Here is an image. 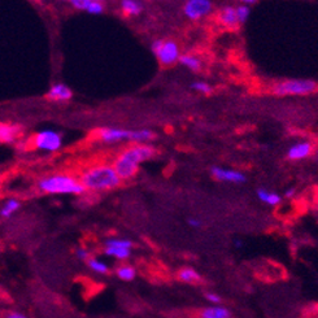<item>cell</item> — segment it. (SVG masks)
<instances>
[{
  "label": "cell",
  "mask_w": 318,
  "mask_h": 318,
  "mask_svg": "<svg viewBox=\"0 0 318 318\" xmlns=\"http://www.w3.org/2000/svg\"><path fill=\"white\" fill-rule=\"evenodd\" d=\"M156 155L155 147L148 144H134L125 149L122 153H119L116 159L113 168L122 181H127L136 176L139 170V166L144 161L152 159Z\"/></svg>",
  "instance_id": "obj_1"
},
{
  "label": "cell",
  "mask_w": 318,
  "mask_h": 318,
  "mask_svg": "<svg viewBox=\"0 0 318 318\" xmlns=\"http://www.w3.org/2000/svg\"><path fill=\"white\" fill-rule=\"evenodd\" d=\"M80 181L86 191L94 193L110 191L117 189L122 182L113 165H98L90 168L82 173Z\"/></svg>",
  "instance_id": "obj_2"
},
{
  "label": "cell",
  "mask_w": 318,
  "mask_h": 318,
  "mask_svg": "<svg viewBox=\"0 0 318 318\" xmlns=\"http://www.w3.org/2000/svg\"><path fill=\"white\" fill-rule=\"evenodd\" d=\"M37 187L40 193L47 195H82L86 193V189L81 183L80 178L60 173L40 178Z\"/></svg>",
  "instance_id": "obj_3"
},
{
  "label": "cell",
  "mask_w": 318,
  "mask_h": 318,
  "mask_svg": "<svg viewBox=\"0 0 318 318\" xmlns=\"http://www.w3.org/2000/svg\"><path fill=\"white\" fill-rule=\"evenodd\" d=\"M97 135L104 143L133 142L135 144H144L155 138V134L151 130H123L116 127H104L97 131Z\"/></svg>",
  "instance_id": "obj_4"
},
{
  "label": "cell",
  "mask_w": 318,
  "mask_h": 318,
  "mask_svg": "<svg viewBox=\"0 0 318 318\" xmlns=\"http://www.w3.org/2000/svg\"><path fill=\"white\" fill-rule=\"evenodd\" d=\"M318 85L311 80H287L277 83L273 87V94L278 97H290V95H309L317 90Z\"/></svg>",
  "instance_id": "obj_5"
},
{
  "label": "cell",
  "mask_w": 318,
  "mask_h": 318,
  "mask_svg": "<svg viewBox=\"0 0 318 318\" xmlns=\"http://www.w3.org/2000/svg\"><path fill=\"white\" fill-rule=\"evenodd\" d=\"M152 51L161 65L169 67L181 59V51L174 40L157 39L152 43Z\"/></svg>",
  "instance_id": "obj_6"
},
{
  "label": "cell",
  "mask_w": 318,
  "mask_h": 318,
  "mask_svg": "<svg viewBox=\"0 0 318 318\" xmlns=\"http://www.w3.org/2000/svg\"><path fill=\"white\" fill-rule=\"evenodd\" d=\"M33 144L43 152H56L63 146V136L55 130H42L34 135Z\"/></svg>",
  "instance_id": "obj_7"
},
{
  "label": "cell",
  "mask_w": 318,
  "mask_h": 318,
  "mask_svg": "<svg viewBox=\"0 0 318 318\" xmlns=\"http://www.w3.org/2000/svg\"><path fill=\"white\" fill-rule=\"evenodd\" d=\"M213 9L212 0H187L183 5V13L187 18L198 21L208 16Z\"/></svg>",
  "instance_id": "obj_8"
},
{
  "label": "cell",
  "mask_w": 318,
  "mask_h": 318,
  "mask_svg": "<svg viewBox=\"0 0 318 318\" xmlns=\"http://www.w3.org/2000/svg\"><path fill=\"white\" fill-rule=\"evenodd\" d=\"M211 173L217 181H221V182L239 185V183H244L247 181V178H245V176L242 172L234 169H226V168H221V166H212Z\"/></svg>",
  "instance_id": "obj_9"
},
{
  "label": "cell",
  "mask_w": 318,
  "mask_h": 318,
  "mask_svg": "<svg viewBox=\"0 0 318 318\" xmlns=\"http://www.w3.org/2000/svg\"><path fill=\"white\" fill-rule=\"evenodd\" d=\"M72 97H73V93L65 83L52 85L46 95L47 99L52 100V102H67V100L72 99Z\"/></svg>",
  "instance_id": "obj_10"
},
{
  "label": "cell",
  "mask_w": 318,
  "mask_h": 318,
  "mask_svg": "<svg viewBox=\"0 0 318 318\" xmlns=\"http://www.w3.org/2000/svg\"><path fill=\"white\" fill-rule=\"evenodd\" d=\"M312 153V144L309 142H299L291 146L287 151V157L291 161L307 159Z\"/></svg>",
  "instance_id": "obj_11"
},
{
  "label": "cell",
  "mask_w": 318,
  "mask_h": 318,
  "mask_svg": "<svg viewBox=\"0 0 318 318\" xmlns=\"http://www.w3.org/2000/svg\"><path fill=\"white\" fill-rule=\"evenodd\" d=\"M200 318H231V312L223 305H209L200 311Z\"/></svg>",
  "instance_id": "obj_12"
},
{
  "label": "cell",
  "mask_w": 318,
  "mask_h": 318,
  "mask_svg": "<svg viewBox=\"0 0 318 318\" xmlns=\"http://www.w3.org/2000/svg\"><path fill=\"white\" fill-rule=\"evenodd\" d=\"M219 22L223 26L236 27L239 23L238 16H236V8L231 5H226L219 10Z\"/></svg>",
  "instance_id": "obj_13"
},
{
  "label": "cell",
  "mask_w": 318,
  "mask_h": 318,
  "mask_svg": "<svg viewBox=\"0 0 318 318\" xmlns=\"http://www.w3.org/2000/svg\"><path fill=\"white\" fill-rule=\"evenodd\" d=\"M21 127L9 123H0V142L1 143H13L20 135Z\"/></svg>",
  "instance_id": "obj_14"
},
{
  "label": "cell",
  "mask_w": 318,
  "mask_h": 318,
  "mask_svg": "<svg viewBox=\"0 0 318 318\" xmlns=\"http://www.w3.org/2000/svg\"><path fill=\"white\" fill-rule=\"evenodd\" d=\"M21 208V202L16 198H10L7 202L4 203L3 207L0 208V215L3 218H10L12 215L16 214L18 212V209Z\"/></svg>",
  "instance_id": "obj_15"
},
{
  "label": "cell",
  "mask_w": 318,
  "mask_h": 318,
  "mask_svg": "<svg viewBox=\"0 0 318 318\" xmlns=\"http://www.w3.org/2000/svg\"><path fill=\"white\" fill-rule=\"evenodd\" d=\"M104 255L108 257H112L118 261H125L129 260L131 256V249L121 248V247H106L104 248Z\"/></svg>",
  "instance_id": "obj_16"
},
{
  "label": "cell",
  "mask_w": 318,
  "mask_h": 318,
  "mask_svg": "<svg viewBox=\"0 0 318 318\" xmlns=\"http://www.w3.org/2000/svg\"><path fill=\"white\" fill-rule=\"evenodd\" d=\"M121 9L126 16H138L142 13L143 5L139 0H121Z\"/></svg>",
  "instance_id": "obj_17"
},
{
  "label": "cell",
  "mask_w": 318,
  "mask_h": 318,
  "mask_svg": "<svg viewBox=\"0 0 318 318\" xmlns=\"http://www.w3.org/2000/svg\"><path fill=\"white\" fill-rule=\"evenodd\" d=\"M257 198L260 199V202H262L264 204H268L270 207L278 206L279 203L282 202L281 195H278L277 193H273V191H269L265 189H259L257 190Z\"/></svg>",
  "instance_id": "obj_18"
},
{
  "label": "cell",
  "mask_w": 318,
  "mask_h": 318,
  "mask_svg": "<svg viewBox=\"0 0 318 318\" xmlns=\"http://www.w3.org/2000/svg\"><path fill=\"white\" fill-rule=\"evenodd\" d=\"M87 268L91 270V272L97 273L100 275H106L109 273V266L106 262H104L103 260L98 259L97 256H91L89 260L86 261Z\"/></svg>",
  "instance_id": "obj_19"
},
{
  "label": "cell",
  "mask_w": 318,
  "mask_h": 318,
  "mask_svg": "<svg viewBox=\"0 0 318 318\" xmlns=\"http://www.w3.org/2000/svg\"><path fill=\"white\" fill-rule=\"evenodd\" d=\"M116 275L119 281L131 282L136 277V269L130 264H123L116 269Z\"/></svg>",
  "instance_id": "obj_20"
},
{
  "label": "cell",
  "mask_w": 318,
  "mask_h": 318,
  "mask_svg": "<svg viewBox=\"0 0 318 318\" xmlns=\"http://www.w3.org/2000/svg\"><path fill=\"white\" fill-rule=\"evenodd\" d=\"M178 279L185 283H196L202 279L200 274L194 268H182L178 272Z\"/></svg>",
  "instance_id": "obj_21"
},
{
  "label": "cell",
  "mask_w": 318,
  "mask_h": 318,
  "mask_svg": "<svg viewBox=\"0 0 318 318\" xmlns=\"http://www.w3.org/2000/svg\"><path fill=\"white\" fill-rule=\"evenodd\" d=\"M179 63L182 64L185 68H187V69L193 70V72H198L202 68L200 60L196 56H193V55H182L181 59H179Z\"/></svg>",
  "instance_id": "obj_22"
},
{
  "label": "cell",
  "mask_w": 318,
  "mask_h": 318,
  "mask_svg": "<svg viewBox=\"0 0 318 318\" xmlns=\"http://www.w3.org/2000/svg\"><path fill=\"white\" fill-rule=\"evenodd\" d=\"M106 247H121V248H129L133 249L134 243L130 239L123 238H109L106 240Z\"/></svg>",
  "instance_id": "obj_23"
},
{
  "label": "cell",
  "mask_w": 318,
  "mask_h": 318,
  "mask_svg": "<svg viewBox=\"0 0 318 318\" xmlns=\"http://www.w3.org/2000/svg\"><path fill=\"white\" fill-rule=\"evenodd\" d=\"M249 13H251L249 5L240 4V5H238V7H236V16H238L239 23H244L245 21L248 20Z\"/></svg>",
  "instance_id": "obj_24"
},
{
  "label": "cell",
  "mask_w": 318,
  "mask_h": 318,
  "mask_svg": "<svg viewBox=\"0 0 318 318\" xmlns=\"http://www.w3.org/2000/svg\"><path fill=\"white\" fill-rule=\"evenodd\" d=\"M191 89H194L195 91L200 94H211L212 93V87L211 85H208L207 82H202V81H198V82L191 83Z\"/></svg>",
  "instance_id": "obj_25"
},
{
  "label": "cell",
  "mask_w": 318,
  "mask_h": 318,
  "mask_svg": "<svg viewBox=\"0 0 318 318\" xmlns=\"http://www.w3.org/2000/svg\"><path fill=\"white\" fill-rule=\"evenodd\" d=\"M91 256H93L91 255V252L87 248H85V247H78V248L76 249V257L78 260H81V261L86 262Z\"/></svg>",
  "instance_id": "obj_26"
},
{
  "label": "cell",
  "mask_w": 318,
  "mask_h": 318,
  "mask_svg": "<svg viewBox=\"0 0 318 318\" xmlns=\"http://www.w3.org/2000/svg\"><path fill=\"white\" fill-rule=\"evenodd\" d=\"M87 12L90 14H102L104 12V5L102 3H97V1H91L87 8Z\"/></svg>",
  "instance_id": "obj_27"
},
{
  "label": "cell",
  "mask_w": 318,
  "mask_h": 318,
  "mask_svg": "<svg viewBox=\"0 0 318 318\" xmlns=\"http://www.w3.org/2000/svg\"><path fill=\"white\" fill-rule=\"evenodd\" d=\"M69 3L72 4V7H74L78 10H87L90 5V0H69Z\"/></svg>",
  "instance_id": "obj_28"
},
{
  "label": "cell",
  "mask_w": 318,
  "mask_h": 318,
  "mask_svg": "<svg viewBox=\"0 0 318 318\" xmlns=\"http://www.w3.org/2000/svg\"><path fill=\"white\" fill-rule=\"evenodd\" d=\"M206 299L208 300V303H211V305H218L222 302L221 296L218 294H215V292H207Z\"/></svg>",
  "instance_id": "obj_29"
},
{
  "label": "cell",
  "mask_w": 318,
  "mask_h": 318,
  "mask_svg": "<svg viewBox=\"0 0 318 318\" xmlns=\"http://www.w3.org/2000/svg\"><path fill=\"white\" fill-rule=\"evenodd\" d=\"M4 318H29V317L20 311H10L8 312Z\"/></svg>",
  "instance_id": "obj_30"
},
{
  "label": "cell",
  "mask_w": 318,
  "mask_h": 318,
  "mask_svg": "<svg viewBox=\"0 0 318 318\" xmlns=\"http://www.w3.org/2000/svg\"><path fill=\"white\" fill-rule=\"evenodd\" d=\"M189 225L191 226V227H195V229H198V227H200V226H202V221H200L199 218L191 217V218H189Z\"/></svg>",
  "instance_id": "obj_31"
},
{
  "label": "cell",
  "mask_w": 318,
  "mask_h": 318,
  "mask_svg": "<svg viewBox=\"0 0 318 318\" xmlns=\"http://www.w3.org/2000/svg\"><path fill=\"white\" fill-rule=\"evenodd\" d=\"M296 194V190L295 189H289L285 193V196L286 198H289V199H291V198H294Z\"/></svg>",
  "instance_id": "obj_32"
},
{
  "label": "cell",
  "mask_w": 318,
  "mask_h": 318,
  "mask_svg": "<svg viewBox=\"0 0 318 318\" xmlns=\"http://www.w3.org/2000/svg\"><path fill=\"white\" fill-rule=\"evenodd\" d=\"M239 1H242V3H244L245 5H251V4H255L257 0H239Z\"/></svg>",
  "instance_id": "obj_33"
},
{
  "label": "cell",
  "mask_w": 318,
  "mask_h": 318,
  "mask_svg": "<svg viewBox=\"0 0 318 318\" xmlns=\"http://www.w3.org/2000/svg\"><path fill=\"white\" fill-rule=\"evenodd\" d=\"M90 1H97V3H102L103 0H90Z\"/></svg>",
  "instance_id": "obj_34"
}]
</instances>
